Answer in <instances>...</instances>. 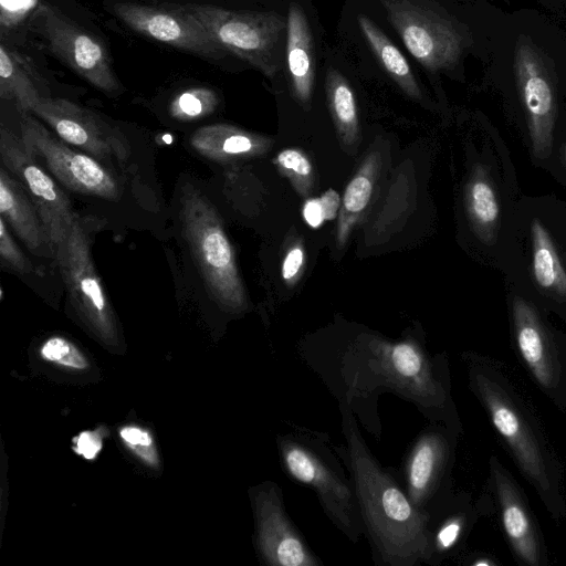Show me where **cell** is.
Returning <instances> with one entry per match:
<instances>
[{"mask_svg": "<svg viewBox=\"0 0 566 566\" xmlns=\"http://www.w3.org/2000/svg\"><path fill=\"white\" fill-rule=\"evenodd\" d=\"M468 386L526 482L555 523L566 518L563 459L521 381L497 358L462 354Z\"/></svg>", "mask_w": 566, "mask_h": 566, "instance_id": "cell-1", "label": "cell"}, {"mask_svg": "<svg viewBox=\"0 0 566 566\" xmlns=\"http://www.w3.org/2000/svg\"><path fill=\"white\" fill-rule=\"evenodd\" d=\"M345 446L333 443L354 481L374 563L417 566L429 560V513L417 510L401 478L382 467L363 439L348 396L339 398Z\"/></svg>", "mask_w": 566, "mask_h": 566, "instance_id": "cell-2", "label": "cell"}, {"mask_svg": "<svg viewBox=\"0 0 566 566\" xmlns=\"http://www.w3.org/2000/svg\"><path fill=\"white\" fill-rule=\"evenodd\" d=\"M332 361L346 389L342 396L350 401L384 388L413 402L430 421L462 430L451 396L448 358L431 357L416 339L389 342L371 336Z\"/></svg>", "mask_w": 566, "mask_h": 566, "instance_id": "cell-3", "label": "cell"}, {"mask_svg": "<svg viewBox=\"0 0 566 566\" xmlns=\"http://www.w3.org/2000/svg\"><path fill=\"white\" fill-rule=\"evenodd\" d=\"M285 473L312 489L329 521L353 543L365 535L354 481L325 433L295 426L276 436Z\"/></svg>", "mask_w": 566, "mask_h": 566, "instance_id": "cell-4", "label": "cell"}, {"mask_svg": "<svg viewBox=\"0 0 566 566\" xmlns=\"http://www.w3.org/2000/svg\"><path fill=\"white\" fill-rule=\"evenodd\" d=\"M179 214L182 235L209 295L226 311L245 310L248 298L234 250L216 207L188 184L181 190Z\"/></svg>", "mask_w": 566, "mask_h": 566, "instance_id": "cell-5", "label": "cell"}, {"mask_svg": "<svg viewBox=\"0 0 566 566\" xmlns=\"http://www.w3.org/2000/svg\"><path fill=\"white\" fill-rule=\"evenodd\" d=\"M224 50L268 77L277 72V46L286 21L274 12L230 10L211 4H184Z\"/></svg>", "mask_w": 566, "mask_h": 566, "instance_id": "cell-6", "label": "cell"}, {"mask_svg": "<svg viewBox=\"0 0 566 566\" xmlns=\"http://www.w3.org/2000/svg\"><path fill=\"white\" fill-rule=\"evenodd\" d=\"M478 502L484 516H497L503 536L520 565L547 566L548 547L527 496L495 454L490 457L489 474Z\"/></svg>", "mask_w": 566, "mask_h": 566, "instance_id": "cell-7", "label": "cell"}, {"mask_svg": "<svg viewBox=\"0 0 566 566\" xmlns=\"http://www.w3.org/2000/svg\"><path fill=\"white\" fill-rule=\"evenodd\" d=\"M20 137L28 153L69 190L111 201L122 196L119 180L112 170L93 156L73 149L31 113L22 114Z\"/></svg>", "mask_w": 566, "mask_h": 566, "instance_id": "cell-8", "label": "cell"}, {"mask_svg": "<svg viewBox=\"0 0 566 566\" xmlns=\"http://www.w3.org/2000/svg\"><path fill=\"white\" fill-rule=\"evenodd\" d=\"M462 430L430 421L415 438L403 459V488L412 505L427 512L453 492L452 469Z\"/></svg>", "mask_w": 566, "mask_h": 566, "instance_id": "cell-9", "label": "cell"}, {"mask_svg": "<svg viewBox=\"0 0 566 566\" xmlns=\"http://www.w3.org/2000/svg\"><path fill=\"white\" fill-rule=\"evenodd\" d=\"M512 344L521 365L543 395L566 411V337L552 331L530 306L517 303Z\"/></svg>", "mask_w": 566, "mask_h": 566, "instance_id": "cell-10", "label": "cell"}, {"mask_svg": "<svg viewBox=\"0 0 566 566\" xmlns=\"http://www.w3.org/2000/svg\"><path fill=\"white\" fill-rule=\"evenodd\" d=\"M408 52L430 72L451 69L465 48L455 24L412 0H380Z\"/></svg>", "mask_w": 566, "mask_h": 566, "instance_id": "cell-11", "label": "cell"}, {"mask_svg": "<svg viewBox=\"0 0 566 566\" xmlns=\"http://www.w3.org/2000/svg\"><path fill=\"white\" fill-rule=\"evenodd\" d=\"M72 306L103 339H113L116 323L91 254L88 234L78 217L55 254Z\"/></svg>", "mask_w": 566, "mask_h": 566, "instance_id": "cell-12", "label": "cell"}, {"mask_svg": "<svg viewBox=\"0 0 566 566\" xmlns=\"http://www.w3.org/2000/svg\"><path fill=\"white\" fill-rule=\"evenodd\" d=\"M36 29L48 49L95 88L115 94L122 86L108 51L95 35L80 28L54 8L43 4L35 13Z\"/></svg>", "mask_w": 566, "mask_h": 566, "instance_id": "cell-13", "label": "cell"}, {"mask_svg": "<svg viewBox=\"0 0 566 566\" xmlns=\"http://www.w3.org/2000/svg\"><path fill=\"white\" fill-rule=\"evenodd\" d=\"M2 165L21 182L43 222L52 256L67 237L76 214L66 195L33 158L21 139L6 127L0 129Z\"/></svg>", "mask_w": 566, "mask_h": 566, "instance_id": "cell-14", "label": "cell"}, {"mask_svg": "<svg viewBox=\"0 0 566 566\" xmlns=\"http://www.w3.org/2000/svg\"><path fill=\"white\" fill-rule=\"evenodd\" d=\"M255 547L270 566H319L322 562L307 545L286 513L283 493L275 482H264L252 492Z\"/></svg>", "mask_w": 566, "mask_h": 566, "instance_id": "cell-15", "label": "cell"}, {"mask_svg": "<svg viewBox=\"0 0 566 566\" xmlns=\"http://www.w3.org/2000/svg\"><path fill=\"white\" fill-rule=\"evenodd\" d=\"M64 143L102 163H124L129 156L126 139L97 114L64 98L42 96L32 113Z\"/></svg>", "mask_w": 566, "mask_h": 566, "instance_id": "cell-16", "label": "cell"}, {"mask_svg": "<svg viewBox=\"0 0 566 566\" xmlns=\"http://www.w3.org/2000/svg\"><path fill=\"white\" fill-rule=\"evenodd\" d=\"M117 17L134 31L202 59L218 60L227 53L207 29L181 6L153 7L119 2Z\"/></svg>", "mask_w": 566, "mask_h": 566, "instance_id": "cell-17", "label": "cell"}, {"mask_svg": "<svg viewBox=\"0 0 566 566\" xmlns=\"http://www.w3.org/2000/svg\"><path fill=\"white\" fill-rule=\"evenodd\" d=\"M429 513V560L437 566L451 558H458L481 517L476 501L470 493L451 492L428 511Z\"/></svg>", "mask_w": 566, "mask_h": 566, "instance_id": "cell-18", "label": "cell"}, {"mask_svg": "<svg viewBox=\"0 0 566 566\" xmlns=\"http://www.w3.org/2000/svg\"><path fill=\"white\" fill-rule=\"evenodd\" d=\"M286 65L293 96L307 107L315 85V46L307 18L297 3H292L287 13Z\"/></svg>", "mask_w": 566, "mask_h": 566, "instance_id": "cell-19", "label": "cell"}, {"mask_svg": "<svg viewBox=\"0 0 566 566\" xmlns=\"http://www.w3.org/2000/svg\"><path fill=\"white\" fill-rule=\"evenodd\" d=\"M190 147L201 157L226 163L265 154L273 140L229 124L198 128L189 138Z\"/></svg>", "mask_w": 566, "mask_h": 566, "instance_id": "cell-20", "label": "cell"}, {"mask_svg": "<svg viewBox=\"0 0 566 566\" xmlns=\"http://www.w3.org/2000/svg\"><path fill=\"white\" fill-rule=\"evenodd\" d=\"M0 213L30 251L39 253L45 245L51 253L38 209L21 182L3 165L0 168Z\"/></svg>", "mask_w": 566, "mask_h": 566, "instance_id": "cell-21", "label": "cell"}, {"mask_svg": "<svg viewBox=\"0 0 566 566\" xmlns=\"http://www.w3.org/2000/svg\"><path fill=\"white\" fill-rule=\"evenodd\" d=\"M380 168V157L377 153L369 154L359 169L348 182L340 203L336 241L344 247L355 224L367 208Z\"/></svg>", "mask_w": 566, "mask_h": 566, "instance_id": "cell-22", "label": "cell"}, {"mask_svg": "<svg viewBox=\"0 0 566 566\" xmlns=\"http://www.w3.org/2000/svg\"><path fill=\"white\" fill-rule=\"evenodd\" d=\"M357 22L374 55L394 82L409 97L420 98V87L403 54L368 17L359 14Z\"/></svg>", "mask_w": 566, "mask_h": 566, "instance_id": "cell-23", "label": "cell"}, {"mask_svg": "<svg viewBox=\"0 0 566 566\" xmlns=\"http://www.w3.org/2000/svg\"><path fill=\"white\" fill-rule=\"evenodd\" d=\"M0 97L13 101L22 114L32 113L42 97L24 60L3 43L0 45Z\"/></svg>", "mask_w": 566, "mask_h": 566, "instance_id": "cell-24", "label": "cell"}, {"mask_svg": "<svg viewBox=\"0 0 566 566\" xmlns=\"http://www.w3.org/2000/svg\"><path fill=\"white\" fill-rule=\"evenodd\" d=\"M328 108L342 145L352 147L359 138V120L354 92L346 77L335 67L326 73Z\"/></svg>", "mask_w": 566, "mask_h": 566, "instance_id": "cell-25", "label": "cell"}, {"mask_svg": "<svg viewBox=\"0 0 566 566\" xmlns=\"http://www.w3.org/2000/svg\"><path fill=\"white\" fill-rule=\"evenodd\" d=\"M533 273L537 284L544 289L566 295V274L562 268L553 242L546 229L539 223L532 226Z\"/></svg>", "mask_w": 566, "mask_h": 566, "instance_id": "cell-26", "label": "cell"}, {"mask_svg": "<svg viewBox=\"0 0 566 566\" xmlns=\"http://www.w3.org/2000/svg\"><path fill=\"white\" fill-rule=\"evenodd\" d=\"M219 104L216 92L209 87H191L177 94L169 104V114L177 120L192 122L214 112Z\"/></svg>", "mask_w": 566, "mask_h": 566, "instance_id": "cell-27", "label": "cell"}, {"mask_svg": "<svg viewBox=\"0 0 566 566\" xmlns=\"http://www.w3.org/2000/svg\"><path fill=\"white\" fill-rule=\"evenodd\" d=\"M38 353L43 361L66 370L85 371L90 368V361L84 353L61 335H52L44 339Z\"/></svg>", "mask_w": 566, "mask_h": 566, "instance_id": "cell-28", "label": "cell"}, {"mask_svg": "<svg viewBox=\"0 0 566 566\" xmlns=\"http://www.w3.org/2000/svg\"><path fill=\"white\" fill-rule=\"evenodd\" d=\"M274 164L283 176H285L302 196L307 197L314 181L313 167L305 154L298 149L286 148L281 150L274 158Z\"/></svg>", "mask_w": 566, "mask_h": 566, "instance_id": "cell-29", "label": "cell"}, {"mask_svg": "<svg viewBox=\"0 0 566 566\" xmlns=\"http://www.w3.org/2000/svg\"><path fill=\"white\" fill-rule=\"evenodd\" d=\"M118 438L123 446L144 464L158 467V450L148 429L137 423H127L118 429Z\"/></svg>", "mask_w": 566, "mask_h": 566, "instance_id": "cell-30", "label": "cell"}, {"mask_svg": "<svg viewBox=\"0 0 566 566\" xmlns=\"http://www.w3.org/2000/svg\"><path fill=\"white\" fill-rule=\"evenodd\" d=\"M468 205L471 216L480 224H490L499 216V206L494 191L484 180L479 179L470 185Z\"/></svg>", "mask_w": 566, "mask_h": 566, "instance_id": "cell-31", "label": "cell"}, {"mask_svg": "<svg viewBox=\"0 0 566 566\" xmlns=\"http://www.w3.org/2000/svg\"><path fill=\"white\" fill-rule=\"evenodd\" d=\"M0 258L4 265L18 273L24 274L32 271L30 260L12 239L2 217H0Z\"/></svg>", "mask_w": 566, "mask_h": 566, "instance_id": "cell-32", "label": "cell"}, {"mask_svg": "<svg viewBox=\"0 0 566 566\" xmlns=\"http://www.w3.org/2000/svg\"><path fill=\"white\" fill-rule=\"evenodd\" d=\"M105 431L82 430L72 439V451L86 461H95L104 448Z\"/></svg>", "mask_w": 566, "mask_h": 566, "instance_id": "cell-33", "label": "cell"}, {"mask_svg": "<svg viewBox=\"0 0 566 566\" xmlns=\"http://www.w3.org/2000/svg\"><path fill=\"white\" fill-rule=\"evenodd\" d=\"M304 249L301 243H294L285 253L282 263V277L286 285H294L304 268Z\"/></svg>", "mask_w": 566, "mask_h": 566, "instance_id": "cell-34", "label": "cell"}, {"mask_svg": "<svg viewBox=\"0 0 566 566\" xmlns=\"http://www.w3.org/2000/svg\"><path fill=\"white\" fill-rule=\"evenodd\" d=\"M303 218L311 228H318L325 221L321 198L307 199L303 206Z\"/></svg>", "mask_w": 566, "mask_h": 566, "instance_id": "cell-35", "label": "cell"}, {"mask_svg": "<svg viewBox=\"0 0 566 566\" xmlns=\"http://www.w3.org/2000/svg\"><path fill=\"white\" fill-rule=\"evenodd\" d=\"M458 559L460 565L465 566H501V562L496 556L485 552H463Z\"/></svg>", "mask_w": 566, "mask_h": 566, "instance_id": "cell-36", "label": "cell"}, {"mask_svg": "<svg viewBox=\"0 0 566 566\" xmlns=\"http://www.w3.org/2000/svg\"><path fill=\"white\" fill-rule=\"evenodd\" d=\"M321 202L324 210L325 220H333L336 218L340 209V197L334 189H328L321 197Z\"/></svg>", "mask_w": 566, "mask_h": 566, "instance_id": "cell-37", "label": "cell"}]
</instances>
